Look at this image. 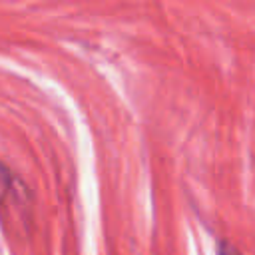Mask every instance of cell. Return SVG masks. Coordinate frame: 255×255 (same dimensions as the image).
Wrapping results in <instances>:
<instances>
[{
	"mask_svg": "<svg viewBox=\"0 0 255 255\" xmlns=\"http://www.w3.org/2000/svg\"><path fill=\"white\" fill-rule=\"evenodd\" d=\"M219 255H241L233 245H227V243H221L219 245Z\"/></svg>",
	"mask_w": 255,
	"mask_h": 255,
	"instance_id": "6da1fadb",
	"label": "cell"
}]
</instances>
